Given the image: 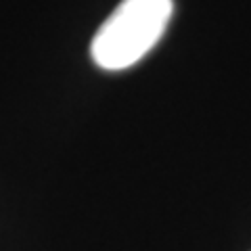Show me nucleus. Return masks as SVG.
Listing matches in <instances>:
<instances>
[{
	"mask_svg": "<svg viewBox=\"0 0 251 251\" xmlns=\"http://www.w3.org/2000/svg\"><path fill=\"white\" fill-rule=\"evenodd\" d=\"M174 15V0H122L90 42L94 65L122 72L151 52Z\"/></svg>",
	"mask_w": 251,
	"mask_h": 251,
	"instance_id": "nucleus-1",
	"label": "nucleus"
}]
</instances>
